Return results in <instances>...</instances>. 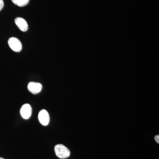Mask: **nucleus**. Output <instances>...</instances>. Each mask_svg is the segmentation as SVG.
<instances>
[{
	"instance_id": "f257e3e1",
	"label": "nucleus",
	"mask_w": 159,
	"mask_h": 159,
	"mask_svg": "<svg viewBox=\"0 0 159 159\" xmlns=\"http://www.w3.org/2000/svg\"><path fill=\"white\" fill-rule=\"evenodd\" d=\"M54 151L56 155L60 159H64L69 157L70 155V150L62 144L55 145Z\"/></svg>"
},
{
	"instance_id": "f03ea898",
	"label": "nucleus",
	"mask_w": 159,
	"mask_h": 159,
	"mask_svg": "<svg viewBox=\"0 0 159 159\" xmlns=\"http://www.w3.org/2000/svg\"><path fill=\"white\" fill-rule=\"evenodd\" d=\"M8 44L10 48L16 52H19L22 49V45L19 39L15 37H11L8 40Z\"/></svg>"
},
{
	"instance_id": "7ed1b4c3",
	"label": "nucleus",
	"mask_w": 159,
	"mask_h": 159,
	"mask_svg": "<svg viewBox=\"0 0 159 159\" xmlns=\"http://www.w3.org/2000/svg\"><path fill=\"white\" fill-rule=\"evenodd\" d=\"M39 120L42 125H47L50 122V116L46 110H42L39 114Z\"/></svg>"
},
{
	"instance_id": "20e7f679",
	"label": "nucleus",
	"mask_w": 159,
	"mask_h": 159,
	"mask_svg": "<svg viewBox=\"0 0 159 159\" xmlns=\"http://www.w3.org/2000/svg\"><path fill=\"white\" fill-rule=\"evenodd\" d=\"M21 115L24 119H28L31 117L32 113V108L29 104H25L22 107L20 111Z\"/></svg>"
},
{
	"instance_id": "39448f33",
	"label": "nucleus",
	"mask_w": 159,
	"mask_h": 159,
	"mask_svg": "<svg viewBox=\"0 0 159 159\" xmlns=\"http://www.w3.org/2000/svg\"><path fill=\"white\" fill-rule=\"evenodd\" d=\"M42 85L39 83L31 82L28 86L29 92L34 94L39 93L42 89Z\"/></svg>"
},
{
	"instance_id": "423d86ee",
	"label": "nucleus",
	"mask_w": 159,
	"mask_h": 159,
	"mask_svg": "<svg viewBox=\"0 0 159 159\" xmlns=\"http://www.w3.org/2000/svg\"><path fill=\"white\" fill-rule=\"evenodd\" d=\"M15 23L20 31L24 32L28 31L29 29L28 23L23 18H16L15 20Z\"/></svg>"
},
{
	"instance_id": "0eeeda50",
	"label": "nucleus",
	"mask_w": 159,
	"mask_h": 159,
	"mask_svg": "<svg viewBox=\"0 0 159 159\" xmlns=\"http://www.w3.org/2000/svg\"><path fill=\"white\" fill-rule=\"evenodd\" d=\"M30 0H18L16 5L19 7H24L29 4Z\"/></svg>"
},
{
	"instance_id": "6e6552de",
	"label": "nucleus",
	"mask_w": 159,
	"mask_h": 159,
	"mask_svg": "<svg viewBox=\"0 0 159 159\" xmlns=\"http://www.w3.org/2000/svg\"><path fill=\"white\" fill-rule=\"evenodd\" d=\"M4 6V3L3 0H0V11L2 9Z\"/></svg>"
},
{
	"instance_id": "1a4fd4ad",
	"label": "nucleus",
	"mask_w": 159,
	"mask_h": 159,
	"mask_svg": "<svg viewBox=\"0 0 159 159\" xmlns=\"http://www.w3.org/2000/svg\"><path fill=\"white\" fill-rule=\"evenodd\" d=\"M155 141H156V142L157 143H158V144H159V135H158L156 136L155 137Z\"/></svg>"
},
{
	"instance_id": "9d476101",
	"label": "nucleus",
	"mask_w": 159,
	"mask_h": 159,
	"mask_svg": "<svg viewBox=\"0 0 159 159\" xmlns=\"http://www.w3.org/2000/svg\"><path fill=\"white\" fill-rule=\"evenodd\" d=\"M11 2H13V3H14L15 5H16V3H17L18 1V0H11Z\"/></svg>"
},
{
	"instance_id": "9b49d317",
	"label": "nucleus",
	"mask_w": 159,
	"mask_h": 159,
	"mask_svg": "<svg viewBox=\"0 0 159 159\" xmlns=\"http://www.w3.org/2000/svg\"><path fill=\"white\" fill-rule=\"evenodd\" d=\"M0 159H5L3 158L2 157H0Z\"/></svg>"
}]
</instances>
